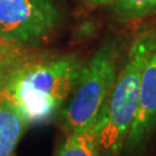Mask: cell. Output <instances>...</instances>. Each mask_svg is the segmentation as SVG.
Wrapping results in <instances>:
<instances>
[{
    "label": "cell",
    "mask_w": 156,
    "mask_h": 156,
    "mask_svg": "<svg viewBox=\"0 0 156 156\" xmlns=\"http://www.w3.org/2000/svg\"><path fill=\"white\" fill-rule=\"evenodd\" d=\"M29 50L0 38V97L27 125L48 123L71 97L83 64L74 53L38 56Z\"/></svg>",
    "instance_id": "cell-1"
},
{
    "label": "cell",
    "mask_w": 156,
    "mask_h": 156,
    "mask_svg": "<svg viewBox=\"0 0 156 156\" xmlns=\"http://www.w3.org/2000/svg\"><path fill=\"white\" fill-rule=\"evenodd\" d=\"M156 51V27L135 34L122 62L116 82L96 118L100 156H120L136 113L141 78Z\"/></svg>",
    "instance_id": "cell-2"
},
{
    "label": "cell",
    "mask_w": 156,
    "mask_h": 156,
    "mask_svg": "<svg viewBox=\"0 0 156 156\" xmlns=\"http://www.w3.org/2000/svg\"><path fill=\"white\" fill-rule=\"evenodd\" d=\"M124 42L118 36L106 37L82 66L60 119L67 133L94 123L105 104L123 62Z\"/></svg>",
    "instance_id": "cell-3"
},
{
    "label": "cell",
    "mask_w": 156,
    "mask_h": 156,
    "mask_svg": "<svg viewBox=\"0 0 156 156\" xmlns=\"http://www.w3.org/2000/svg\"><path fill=\"white\" fill-rule=\"evenodd\" d=\"M62 22V0H0V38L24 48L45 44Z\"/></svg>",
    "instance_id": "cell-4"
},
{
    "label": "cell",
    "mask_w": 156,
    "mask_h": 156,
    "mask_svg": "<svg viewBox=\"0 0 156 156\" xmlns=\"http://www.w3.org/2000/svg\"><path fill=\"white\" fill-rule=\"evenodd\" d=\"M156 128V51L147 62L140 84L139 102L123 151L140 156L146 151Z\"/></svg>",
    "instance_id": "cell-5"
},
{
    "label": "cell",
    "mask_w": 156,
    "mask_h": 156,
    "mask_svg": "<svg viewBox=\"0 0 156 156\" xmlns=\"http://www.w3.org/2000/svg\"><path fill=\"white\" fill-rule=\"evenodd\" d=\"M28 125L22 115L9 103H0V156H13Z\"/></svg>",
    "instance_id": "cell-6"
},
{
    "label": "cell",
    "mask_w": 156,
    "mask_h": 156,
    "mask_svg": "<svg viewBox=\"0 0 156 156\" xmlns=\"http://www.w3.org/2000/svg\"><path fill=\"white\" fill-rule=\"evenodd\" d=\"M56 156H100L96 120L81 129L67 133Z\"/></svg>",
    "instance_id": "cell-7"
},
{
    "label": "cell",
    "mask_w": 156,
    "mask_h": 156,
    "mask_svg": "<svg viewBox=\"0 0 156 156\" xmlns=\"http://www.w3.org/2000/svg\"><path fill=\"white\" fill-rule=\"evenodd\" d=\"M110 5L120 22L138 21L156 14V0H113Z\"/></svg>",
    "instance_id": "cell-8"
},
{
    "label": "cell",
    "mask_w": 156,
    "mask_h": 156,
    "mask_svg": "<svg viewBox=\"0 0 156 156\" xmlns=\"http://www.w3.org/2000/svg\"><path fill=\"white\" fill-rule=\"evenodd\" d=\"M86 4H88L89 6H101V5H105V4H110L113 0H83Z\"/></svg>",
    "instance_id": "cell-9"
}]
</instances>
